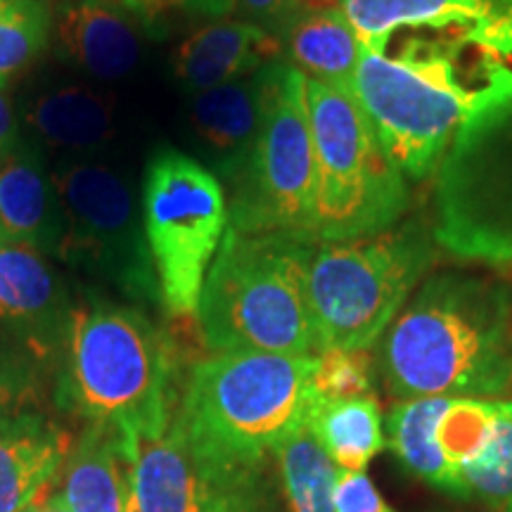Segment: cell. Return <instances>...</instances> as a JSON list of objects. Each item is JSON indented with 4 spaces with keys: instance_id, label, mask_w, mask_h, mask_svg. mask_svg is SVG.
<instances>
[{
    "instance_id": "obj_32",
    "label": "cell",
    "mask_w": 512,
    "mask_h": 512,
    "mask_svg": "<svg viewBox=\"0 0 512 512\" xmlns=\"http://www.w3.org/2000/svg\"><path fill=\"white\" fill-rule=\"evenodd\" d=\"M238 8L247 12L249 22L256 27L280 36L306 5L304 0H238Z\"/></svg>"
},
{
    "instance_id": "obj_33",
    "label": "cell",
    "mask_w": 512,
    "mask_h": 512,
    "mask_svg": "<svg viewBox=\"0 0 512 512\" xmlns=\"http://www.w3.org/2000/svg\"><path fill=\"white\" fill-rule=\"evenodd\" d=\"M19 143V124L15 107L5 91H0V159H5Z\"/></svg>"
},
{
    "instance_id": "obj_15",
    "label": "cell",
    "mask_w": 512,
    "mask_h": 512,
    "mask_svg": "<svg viewBox=\"0 0 512 512\" xmlns=\"http://www.w3.org/2000/svg\"><path fill=\"white\" fill-rule=\"evenodd\" d=\"M283 41L252 22H216L190 34L174 55V74L185 91L197 95L226 83L249 79L280 60Z\"/></svg>"
},
{
    "instance_id": "obj_16",
    "label": "cell",
    "mask_w": 512,
    "mask_h": 512,
    "mask_svg": "<svg viewBox=\"0 0 512 512\" xmlns=\"http://www.w3.org/2000/svg\"><path fill=\"white\" fill-rule=\"evenodd\" d=\"M69 453L72 437L38 411L0 422V512L41 501Z\"/></svg>"
},
{
    "instance_id": "obj_5",
    "label": "cell",
    "mask_w": 512,
    "mask_h": 512,
    "mask_svg": "<svg viewBox=\"0 0 512 512\" xmlns=\"http://www.w3.org/2000/svg\"><path fill=\"white\" fill-rule=\"evenodd\" d=\"M174 358L166 337L138 309L88 299L69 316L60 403L121 437L171 427Z\"/></svg>"
},
{
    "instance_id": "obj_23",
    "label": "cell",
    "mask_w": 512,
    "mask_h": 512,
    "mask_svg": "<svg viewBox=\"0 0 512 512\" xmlns=\"http://www.w3.org/2000/svg\"><path fill=\"white\" fill-rule=\"evenodd\" d=\"M306 425L339 472H366L384 448L382 413L375 396L349 401H318L311 396Z\"/></svg>"
},
{
    "instance_id": "obj_10",
    "label": "cell",
    "mask_w": 512,
    "mask_h": 512,
    "mask_svg": "<svg viewBox=\"0 0 512 512\" xmlns=\"http://www.w3.org/2000/svg\"><path fill=\"white\" fill-rule=\"evenodd\" d=\"M53 178L64 214L57 259L110 280L131 297L159 299L143 209L131 183L95 159L57 166Z\"/></svg>"
},
{
    "instance_id": "obj_2",
    "label": "cell",
    "mask_w": 512,
    "mask_h": 512,
    "mask_svg": "<svg viewBox=\"0 0 512 512\" xmlns=\"http://www.w3.org/2000/svg\"><path fill=\"white\" fill-rule=\"evenodd\" d=\"M380 370L399 399L512 392V280L439 273L382 335Z\"/></svg>"
},
{
    "instance_id": "obj_26",
    "label": "cell",
    "mask_w": 512,
    "mask_h": 512,
    "mask_svg": "<svg viewBox=\"0 0 512 512\" xmlns=\"http://www.w3.org/2000/svg\"><path fill=\"white\" fill-rule=\"evenodd\" d=\"M501 401L451 399L437 422V444L453 470H463L489 444ZM463 477V475H460Z\"/></svg>"
},
{
    "instance_id": "obj_1",
    "label": "cell",
    "mask_w": 512,
    "mask_h": 512,
    "mask_svg": "<svg viewBox=\"0 0 512 512\" xmlns=\"http://www.w3.org/2000/svg\"><path fill=\"white\" fill-rule=\"evenodd\" d=\"M363 50L351 95L403 174L425 178L465 136L512 107V0L477 27L401 31ZM389 43V41H387Z\"/></svg>"
},
{
    "instance_id": "obj_35",
    "label": "cell",
    "mask_w": 512,
    "mask_h": 512,
    "mask_svg": "<svg viewBox=\"0 0 512 512\" xmlns=\"http://www.w3.org/2000/svg\"><path fill=\"white\" fill-rule=\"evenodd\" d=\"M309 3H330V0H309Z\"/></svg>"
},
{
    "instance_id": "obj_7",
    "label": "cell",
    "mask_w": 512,
    "mask_h": 512,
    "mask_svg": "<svg viewBox=\"0 0 512 512\" xmlns=\"http://www.w3.org/2000/svg\"><path fill=\"white\" fill-rule=\"evenodd\" d=\"M306 105L316 152V240H358L396 226L408 188L366 110L349 91L311 79Z\"/></svg>"
},
{
    "instance_id": "obj_21",
    "label": "cell",
    "mask_w": 512,
    "mask_h": 512,
    "mask_svg": "<svg viewBox=\"0 0 512 512\" xmlns=\"http://www.w3.org/2000/svg\"><path fill=\"white\" fill-rule=\"evenodd\" d=\"M27 121L41 143L69 152H93L112 138L114 102L93 88L67 83L36 95Z\"/></svg>"
},
{
    "instance_id": "obj_11",
    "label": "cell",
    "mask_w": 512,
    "mask_h": 512,
    "mask_svg": "<svg viewBox=\"0 0 512 512\" xmlns=\"http://www.w3.org/2000/svg\"><path fill=\"white\" fill-rule=\"evenodd\" d=\"M131 465L128 512H259L261 484L216 482L197 467L176 420L164 434L121 437Z\"/></svg>"
},
{
    "instance_id": "obj_12",
    "label": "cell",
    "mask_w": 512,
    "mask_h": 512,
    "mask_svg": "<svg viewBox=\"0 0 512 512\" xmlns=\"http://www.w3.org/2000/svg\"><path fill=\"white\" fill-rule=\"evenodd\" d=\"M72 299L46 254L22 245H0V335L53 366L62 358Z\"/></svg>"
},
{
    "instance_id": "obj_30",
    "label": "cell",
    "mask_w": 512,
    "mask_h": 512,
    "mask_svg": "<svg viewBox=\"0 0 512 512\" xmlns=\"http://www.w3.org/2000/svg\"><path fill=\"white\" fill-rule=\"evenodd\" d=\"M460 475L470 496L482 498L498 512H512V453L484 448Z\"/></svg>"
},
{
    "instance_id": "obj_19",
    "label": "cell",
    "mask_w": 512,
    "mask_h": 512,
    "mask_svg": "<svg viewBox=\"0 0 512 512\" xmlns=\"http://www.w3.org/2000/svg\"><path fill=\"white\" fill-rule=\"evenodd\" d=\"M62 496L72 512H128L131 465L117 430L88 425L69 458Z\"/></svg>"
},
{
    "instance_id": "obj_34",
    "label": "cell",
    "mask_w": 512,
    "mask_h": 512,
    "mask_svg": "<svg viewBox=\"0 0 512 512\" xmlns=\"http://www.w3.org/2000/svg\"><path fill=\"white\" fill-rule=\"evenodd\" d=\"M24 512H72V510H69L67 501H64V496L60 494V496H48L46 501L41 498V501L29 505Z\"/></svg>"
},
{
    "instance_id": "obj_25",
    "label": "cell",
    "mask_w": 512,
    "mask_h": 512,
    "mask_svg": "<svg viewBox=\"0 0 512 512\" xmlns=\"http://www.w3.org/2000/svg\"><path fill=\"white\" fill-rule=\"evenodd\" d=\"M53 15L43 0H0V91L48 50Z\"/></svg>"
},
{
    "instance_id": "obj_8",
    "label": "cell",
    "mask_w": 512,
    "mask_h": 512,
    "mask_svg": "<svg viewBox=\"0 0 512 512\" xmlns=\"http://www.w3.org/2000/svg\"><path fill=\"white\" fill-rule=\"evenodd\" d=\"M261 121L238 169L230 228L242 233H292L316 238V152L306 76L275 60L259 72Z\"/></svg>"
},
{
    "instance_id": "obj_28",
    "label": "cell",
    "mask_w": 512,
    "mask_h": 512,
    "mask_svg": "<svg viewBox=\"0 0 512 512\" xmlns=\"http://www.w3.org/2000/svg\"><path fill=\"white\" fill-rule=\"evenodd\" d=\"M41 363L0 335V422L34 413L41 401Z\"/></svg>"
},
{
    "instance_id": "obj_18",
    "label": "cell",
    "mask_w": 512,
    "mask_h": 512,
    "mask_svg": "<svg viewBox=\"0 0 512 512\" xmlns=\"http://www.w3.org/2000/svg\"><path fill=\"white\" fill-rule=\"evenodd\" d=\"M280 41L306 79L351 93L363 46L342 8H304Z\"/></svg>"
},
{
    "instance_id": "obj_6",
    "label": "cell",
    "mask_w": 512,
    "mask_h": 512,
    "mask_svg": "<svg viewBox=\"0 0 512 512\" xmlns=\"http://www.w3.org/2000/svg\"><path fill=\"white\" fill-rule=\"evenodd\" d=\"M434 240L406 221L358 240H318L306 273L316 349H370L434 264Z\"/></svg>"
},
{
    "instance_id": "obj_27",
    "label": "cell",
    "mask_w": 512,
    "mask_h": 512,
    "mask_svg": "<svg viewBox=\"0 0 512 512\" xmlns=\"http://www.w3.org/2000/svg\"><path fill=\"white\" fill-rule=\"evenodd\" d=\"M311 394L318 401H349L373 396L370 349L318 351L311 375Z\"/></svg>"
},
{
    "instance_id": "obj_3",
    "label": "cell",
    "mask_w": 512,
    "mask_h": 512,
    "mask_svg": "<svg viewBox=\"0 0 512 512\" xmlns=\"http://www.w3.org/2000/svg\"><path fill=\"white\" fill-rule=\"evenodd\" d=\"M316 356L216 354L192 368L176 415L195 463L216 482H259L266 453L304 425Z\"/></svg>"
},
{
    "instance_id": "obj_13",
    "label": "cell",
    "mask_w": 512,
    "mask_h": 512,
    "mask_svg": "<svg viewBox=\"0 0 512 512\" xmlns=\"http://www.w3.org/2000/svg\"><path fill=\"white\" fill-rule=\"evenodd\" d=\"M55 53L98 81H119L140 62V24L121 0H69L53 17Z\"/></svg>"
},
{
    "instance_id": "obj_20",
    "label": "cell",
    "mask_w": 512,
    "mask_h": 512,
    "mask_svg": "<svg viewBox=\"0 0 512 512\" xmlns=\"http://www.w3.org/2000/svg\"><path fill=\"white\" fill-rule=\"evenodd\" d=\"M261 121L259 72L211 91L192 95L190 124L209 150L223 159L230 176L238 174L252 150Z\"/></svg>"
},
{
    "instance_id": "obj_31",
    "label": "cell",
    "mask_w": 512,
    "mask_h": 512,
    "mask_svg": "<svg viewBox=\"0 0 512 512\" xmlns=\"http://www.w3.org/2000/svg\"><path fill=\"white\" fill-rule=\"evenodd\" d=\"M337 512H394L366 472H339L335 486Z\"/></svg>"
},
{
    "instance_id": "obj_4",
    "label": "cell",
    "mask_w": 512,
    "mask_h": 512,
    "mask_svg": "<svg viewBox=\"0 0 512 512\" xmlns=\"http://www.w3.org/2000/svg\"><path fill=\"white\" fill-rule=\"evenodd\" d=\"M316 242L228 228L197 306L204 344L214 354H318L306 294Z\"/></svg>"
},
{
    "instance_id": "obj_36",
    "label": "cell",
    "mask_w": 512,
    "mask_h": 512,
    "mask_svg": "<svg viewBox=\"0 0 512 512\" xmlns=\"http://www.w3.org/2000/svg\"><path fill=\"white\" fill-rule=\"evenodd\" d=\"M0 245H5V238H3V230H0Z\"/></svg>"
},
{
    "instance_id": "obj_17",
    "label": "cell",
    "mask_w": 512,
    "mask_h": 512,
    "mask_svg": "<svg viewBox=\"0 0 512 512\" xmlns=\"http://www.w3.org/2000/svg\"><path fill=\"white\" fill-rule=\"evenodd\" d=\"M363 50L377 53L401 31L477 27L496 15L498 0H342Z\"/></svg>"
},
{
    "instance_id": "obj_29",
    "label": "cell",
    "mask_w": 512,
    "mask_h": 512,
    "mask_svg": "<svg viewBox=\"0 0 512 512\" xmlns=\"http://www.w3.org/2000/svg\"><path fill=\"white\" fill-rule=\"evenodd\" d=\"M136 17L140 29L152 36H164L178 17L221 19L238 8V0H121Z\"/></svg>"
},
{
    "instance_id": "obj_22",
    "label": "cell",
    "mask_w": 512,
    "mask_h": 512,
    "mask_svg": "<svg viewBox=\"0 0 512 512\" xmlns=\"http://www.w3.org/2000/svg\"><path fill=\"white\" fill-rule=\"evenodd\" d=\"M448 401L446 396H422L396 403L387 418L389 448L422 482L456 498H470L460 472L448 465L437 444V422Z\"/></svg>"
},
{
    "instance_id": "obj_9",
    "label": "cell",
    "mask_w": 512,
    "mask_h": 512,
    "mask_svg": "<svg viewBox=\"0 0 512 512\" xmlns=\"http://www.w3.org/2000/svg\"><path fill=\"white\" fill-rule=\"evenodd\" d=\"M140 209L164 309L197 316L209 266L228 230L219 178L185 152L159 147L147 159Z\"/></svg>"
},
{
    "instance_id": "obj_14",
    "label": "cell",
    "mask_w": 512,
    "mask_h": 512,
    "mask_svg": "<svg viewBox=\"0 0 512 512\" xmlns=\"http://www.w3.org/2000/svg\"><path fill=\"white\" fill-rule=\"evenodd\" d=\"M0 230L10 245L46 256L60 254L64 214L53 171H48L43 152L22 140L0 159Z\"/></svg>"
},
{
    "instance_id": "obj_24",
    "label": "cell",
    "mask_w": 512,
    "mask_h": 512,
    "mask_svg": "<svg viewBox=\"0 0 512 512\" xmlns=\"http://www.w3.org/2000/svg\"><path fill=\"white\" fill-rule=\"evenodd\" d=\"M273 453L290 512H337V467L306 420Z\"/></svg>"
}]
</instances>
